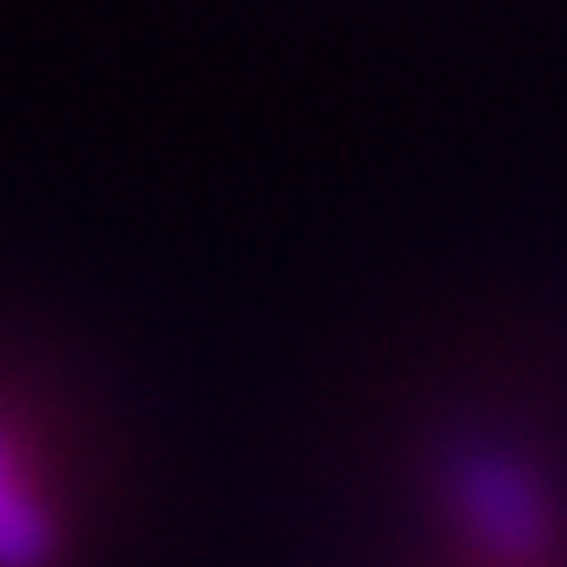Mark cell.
I'll use <instances>...</instances> for the list:
<instances>
[{"instance_id":"6da1fadb","label":"cell","mask_w":567,"mask_h":567,"mask_svg":"<svg viewBox=\"0 0 567 567\" xmlns=\"http://www.w3.org/2000/svg\"><path fill=\"white\" fill-rule=\"evenodd\" d=\"M147 454L114 379L0 312V567H133Z\"/></svg>"}]
</instances>
